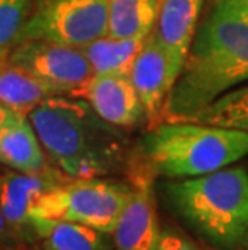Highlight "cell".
<instances>
[{
    "label": "cell",
    "instance_id": "1",
    "mask_svg": "<svg viewBox=\"0 0 248 250\" xmlns=\"http://www.w3.org/2000/svg\"><path fill=\"white\" fill-rule=\"evenodd\" d=\"M248 83V0H205L182 71L161 121H189ZM160 121V123H161Z\"/></svg>",
    "mask_w": 248,
    "mask_h": 250
},
{
    "label": "cell",
    "instance_id": "2",
    "mask_svg": "<svg viewBox=\"0 0 248 250\" xmlns=\"http://www.w3.org/2000/svg\"><path fill=\"white\" fill-rule=\"evenodd\" d=\"M28 118L44 150L68 178H103L123 163L121 132L100 118L86 100L50 95L29 111Z\"/></svg>",
    "mask_w": 248,
    "mask_h": 250
},
{
    "label": "cell",
    "instance_id": "3",
    "mask_svg": "<svg viewBox=\"0 0 248 250\" xmlns=\"http://www.w3.org/2000/svg\"><path fill=\"white\" fill-rule=\"evenodd\" d=\"M163 190L174 211L219 250H240L248 242V169L224 167L202 176L171 179Z\"/></svg>",
    "mask_w": 248,
    "mask_h": 250
},
{
    "label": "cell",
    "instance_id": "4",
    "mask_svg": "<svg viewBox=\"0 0 248 250\" xmlns=\"http://www.w3.org/2000/svg\"><path fill=\"white\" fill-rule=\"evenodd\" d=\"M142 157L153 176H202L248 155V132L197 121H161L142 139Z\"/></svg>",
    "mask_w": 248,
    "mask_h": 250
},
{
    "label": "cell",
    "instance_id": "5",
    "mask_svg": "<svg viewBox=\"0 0 248 250\" xmlns=\"http://www.w3.org/2000/svg\"><path fill=\"white\" fill-rule=\"evenodd\" d=\"M131 184L103 178H71L44 192L31 208L33 221H70L112 234L131 197Z\"/></svg>",
    "mask_w": 248,
    "mask_h": 250
},
{
    "label": "cell",
    "instance_id": "6",
    "mask_svg": "<svg viewBox=\"0 0 248 250\" xmlns=\"http://www.w3.org/2000/svg\"><path fill=\"white\" fill-rule=\"evenodd\" d=\"M107 34L108 0H54L33 10L21 41L40 39L84 49Z\"/></svg>",
    "mask_w": 248,
    "mask_h": 250
},
{
    "label": "cell",
    "instance_id": "7",
    "mask_svg": "<svg viewBox=\"0 0 248 250\" xmlns=\"http://www.w3.org/2000/svg\"><path fill=\"white\" fill-rule=\"evenodd\" d=\"M10 62L33 73L55 95L73 97L94 78V70L82 49L57 42L21 41L13 49Z\"/></svg>",
    "mask_w": 248,
    "mask_h": 250
},
{
    "label": "cell",
    "instance_id": "8",
    "mask_svg": "<svg viewBox=\"0 0 248 250\" xmlns=\"http://www.w3.org/2000/svg\"><path fill=\"white\" fill-rule=\"evenodd\" d=\"M182 66L184 63L166 50L152 33L145 37L129 71V79L139 95L150 127L161 121L168 95L176 84Z\"/></svg>",
    "mask_w": 248,
    "mask_h": 250
},
{
    "label": "cell",
    "instance_id": "9",
    "mask_svg": "<svg viewBox=\"0 0 248 250\" xmlns=\"http://www.w3.org/2000/svg\"><path fill=\"white\" fill-rule=\"evenodd\" d=\"M131 197L112 232L113 250H155L161 228L158 223L153 173L144 163L131 176Z\"/></svg>",
    "mask_w": 248,
    "mask_h": 250
},
{
    "label": "cell",
    "instance_id": "10",
    "mask_svg": "<svg viewBox=\"0 0 248 250\" xmlns=\"http://www.w3.org/2000/svg\"><path fill=\"white\" fill-rule=\"evenodd\" d=\"M58 183H61V178L57 171L47 169L36 174L8 173L0 179V210L13 231L29 247L38 246L31 208L42 194Z\"/></svg>",
    "mask_w": 248,
    "mask_h": 250
},
{
    "label": "cell",
    "instance_id": "11",
    "mask_svg": "<svg viewBox=\"0 0 248 250\" xmlns=\"http://www.w3.org/2000/svg\"><path fill=\"white\" fill-rule=\"evenodd\" d=\"M73 97L86 100L100 118L116 127H134L145 120L140 99L129 76L94 74Z\"/></svg>",
    "mask_w": 248,
    "mask_h": 250
},
{
    "label": "cell",
    "instance_id": "12",
    "mask_svg": "<svg viewBox=\"0 0 248 250\" xmlns=\"http://www.w3.org/2000/svg\"><path fill=\"white\" fill-rule=\"evenodd\" d=\"M205 0H160L150 33L182 63L191 49Z\"/></svg>",
    "mask_w": 248,
    "mask_h": 250
},
{
    "label": "cell",
    "instance_id": "13",
    "mask_svg": "<svg viewBox=\"0 0 248 250\" xmlns=\"http://www.w3.org/2000/svg\"><path fill=\"white\" fill-rule=\"evenodd\" d=\"M0 162L26 174L45 169L44 147L26 115L0 125Z\"/></svg>",
    "mask_w": 248,
    "mask_h": 250
},
{
    "label": "cell",
    "instance_id": "14",
    "mask_svg": "<svg viewBox=\"0 0 248 250\" xmlns=\"http://www.w3.org/2000/svg\"><path fill=\"white\" fill-rule=\"evenodd\" d=\"M38 250H113L112 234L70 221H34Z\"/></svg>",
    "mask_w": 248,
    "mask_h": 250
},
{
    "label": "cell",
    "instance_id": "15",
    "mask_svg": "<svg viewBox=\"0 0 248 250\" xmlns=\"http://www.w3.org/2000/svg\"><path fill=\"white\" fill-rule=\"evenodd\" d=\"M50 95H55L54 90L23 66L12 62L0 65V102L3 105L28 116Z\"/></svg>",
    "mask_w": 248,
    "mask_h": 250
},
{
    "label": "cell",
    "instance_id": "16",
    "mask_svg": "<svg viewBox=\"0 0 248 250\" xmlns=\"http://www.w3.org/2000/svg\"><path fill=\"white\" fill-rule=\"evenodd\" d=\"M160 0H108V36L145 37L155 24Z\"/></svg>",
    "mask_w": 248,
    "mask_h": 250
},
{
    "label": "cell",
    "instance_id": "17",
    "mask_svg": "<svg viewBox=\"0 0 248 250\" xmlns=\"http://www.w3.org/2000/svg\"><path fill=\"white\" fill-rule=\"evenodd\" d=\"M147 37V36H145ZM145 37L135 39H116L103 36L92 44L86 45L82 52L91 63L94 74H119L129 76L133 63L139 54Z\"/></svg>",
    "mask_w": 248,
    "mask_h": 250
},
{
    "label": "cell",
    "instance_id": "18",
    "mask_svg": "<svg viewBox=\"0 0 248 250\" xmlns=\"http://www.w3.org/2000/svg\"><path fill=\"white\" fill-rule=\"evenodd\" d=\"M189 121L248 132V84H242L221 95Z\"/></svg>",
    "mask_w": 248,
    "mask_h": 250
},
{
    "label": "cell",
    "instance_id": "19",
    "mask_svg": "<svg viewBox=\"0 0 248 250\" xmlns=\"http://www.w3.org/2000/svg\"><path fill=\"white\" fill-rule=\"evenodd\" d=\"M33 15V0H0V54L18 44Z\"/></svg>",
    "mask_w": 248,
    "mask_h": 250
},
{
    "label": "cell",
    "instance_id": "20",
    "mask_svg": "<svg viewBox=\"0 0 248 250\" xmlns=\"http://www.w3.org/2000/svg\"><path fill=\"white\" fill-rule=\"evenodd\" d=\"M155 250H203V249H200L186 234L172 229V228H165V229H161Z\"/></svg>",
    "mask_w": 248,
    "mask_h": 250
},
{
    "label": "cell",
    "instance_id": "21",
    "mask_svg": "<svg viewBox=\"0 0 248 250\" xmlns=\"http://www.w3.org/2000/svg\"><path fill=\"white\" fill-rule=\"evenodd\" d=\"M0 250H31L28 244L8 225L2 210H0Z\"/></svg>",
    "mask_w": 248,
    "mask_h": 250
},
{
    "label": "cell",
    "instance_id": "22",
    "mask_svg": "<svg viewBox=\"0 0 248 250\" xmlns=\"http://www.w3.org/2000/svg\"><path fill=\"white\" fill-rule=\"evenodd\" d=\"M18 115H21V113H18V111L12 110L10 107H7V105H3L2 102H0V125L7 123V121L13 120V118H17Z\"/></svg>",
    "mask_w": 248,
    "mask_h": 250
},
{
    "label": "cell",
    "instance_id": "23",
    "mask_svg": "<svg viewBox=\"0 0 248 250\" xmlns=\"http://www.w3.org/2000/svg\"><path fill=\"white\" fill-rule=\"evenodd\" d=\"M49 2H54V0H38V5H36V7H39V5H44V3H49Z\"/></svg>",
    "mask_w": 248,
    "mask_h": 250
}]
</instances>
